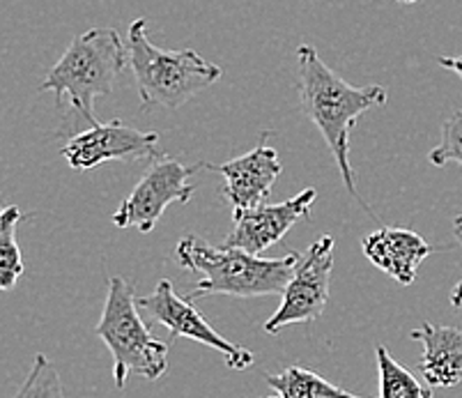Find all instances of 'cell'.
<instances>
[{"mask_svg":"<svg viewBox=\"0 0 462 398\" xmlns=\"http://www.w3.org/2000/svg\"><path fill=\"white\" fill-rule=\"evenodd\" d=\"M297 88L301 108L329 145L346 190L356 203H361L356 175L350 163V132L359 116L386 104L389 95L382 86H350L346 79L329 69L309 44L297 49Z\"/></svg>","mask_w":462,"mask_h":398,"instance_id":"1","label":"cell"},{"mask_svg":"<svg viewBox=\"0 0 462 398\" xmlns=\"http://www.w3.org/2000/svg\"><path fill=\"white\" fill-rule=\"evenodd\" d=\"M297 255L300 254H288L283 258H260L245 249H228V246L217 249L200 242L196 236L182 237L175 249L178 265L199 276V283L189 295L191 301L205 295H283L295 272Z\"/></svg>","mask_w":462,"mask_h":398,"instance_id":"2","label":"cell"},{"mask_svg":"<svg viewBox=\"0 0 462 398\" xmlns=\"http://www.w3.org/2000/svg\"><path fill=\"white\" fill-rule=\"evenodd\" d=\"M127 56L136 79L143 111H175L200 90L224 77L221 67L205 60L199 51H163L150 42L148 21L136 19L129 26Z\"/></svg>","mask_w":462,"mask_h":398,"instance_id":"3","label":"cell"},{"mask_svg":"<svg viewBox=\"0 0 462 398\" xmlns=\"http://www.w3.org/2000/svg\"><path fill=\"white\" fill-rule=\"evenodd\" d=\"M129 65L127 49L113 28H92L74 37L60 60L53 65L42 90L56 95L58 104L69 99L86 123L99 125L92 113L97 97H108L117 77Z\"/></svg>","mask_w":462,"mask_h":398,"instance_id":"4","label":"cell"},{"mask_svg":"<svg viewBox=\"0 0 462 398\" xmlns=\"http://www.w3.org/2000/svg\"><path fill=\"white\" fill-rule=\"evenodd\" d=\"M95 334L106 343L113 355V378L123 389L129 375L157 380L168 371V347L171 343L157 341L143 322L136 304V291L123 276L108 279V295L102 320Z\"/></svg>","mask_w":462,"mask_h":398,"instance_id":"5","label":"cell"},{"mask_svg":"<svg viewBox=\"0 0 462 398\" xmlns=\"http://www.w3.org/2000/svg\"><path fill=\"white\" fill-rule=\"evenodd\" d=\"M334 246V237L322 236L304 254L297 255L292 279L283 291V301L274 316L264 322V332L279 334L288 325H306V322L320 320L329 301Z\"/></svg>","mask_w":462,"mask_h":398,"instance_id":"6","label":"cell"},{"mask_svg":"<svg viewBox=\"0 0 462 398\" xmlns=\"http://www.w3.org/2000/svg\"><path fill=\"white\" fill-rule=\"evenodd\" d=\"M136 304L150 320L166 327L168 332H171V343L180 337L203 343V346L212 347V350L224 355L228 366L235 368V371H245V368H249L251 364L255 362L251 350H246V347L237 346V343L221 337V334L205 320L203 313L193 309L191 300H182V297L175 292L173 283L168 279L159 281L152 295L136 297Z\"/></svg>","mask_w":462,"mask_h":398,"instance_id":"7","label":"cell"},{"mask_svg":"<svg viewBox=\"0 0 462 398\" xmlns=\"http://www.w3.org/2000/svg\"><path fill=\"white\" fill-rule=\"evenodd\" d=\"M200 166V163H199ZM199 166H184L178 159L162 157L138 180L132 194L113 215L117 228H136L150 233L162 219L163 209L171 203H189L193 199V184L189 178Z\"/></svg>","mask_w":462,"mask_h":398,"instance_id":"8","label":"cell"},{"mask_svg":"<svg viewBox=\"0 0 462 398\" xmlns=\"http://www.w3.org/2000/svg\"><path fill=\"white\" fill-rule=\"evenodd\" d=\"M159 134L141 132L123 120L92 125L88 132L69 138L62 148V157L74 171L99 169L106 162H141V159H162L157 148Z\"/></svg>","mask_w":462,"mask_h":398,"instance_id":"9","label":"cell"},{"mask_svg":"<svg viewBox=\"0 0 462 398\" xmlns=\"http://www.w3.org/2000/svg\"><path fill=\"white\" fill-rule=\"evenodd\" d=\"M318 191L304 190L279 205H255L251 209L233 212V230L224 240L228 249H245L260 255L270 246L279 245L292 226L310 215Z\"/></svg>","mask_w":462,"mask_h":398,"instance_id":"10","label":"cell"},{"mask_svg":"<svg viewBox=\"0 0 462 398\" xmlns=\"http://www.w3.org/2000/svg\"><path fill=\"white\" fill-rule=\"evenodd\" d=\"M270 134H263L258 148L249 154L233 159L226 163H203L205 169L217 171L226 180V199L233 203V212L239 209H251L255 205H263L267 196L272 194L276 178L281 175L283 166L274 148L267 145Z\"/></svg>","mask_w":462,"mask_h":398,"instance_id":"11","label":"cell"},{"mask_svg":"<svg viewBox=\"0 0 462 398\" xmlns=\"http://www.w3.org/2000/svg\"><path fill=\"white\" fill-rule=\"evenodd\" d=\"M361 246L368 261L377 270L396 279L401 286H411L417 279L419 265L437 251L414 230L389 228V226L364 237Z\"/></svg>","mask_w":462,"mask_h":398,"instance_id":"12","label":"cell"},{"mask_svg":"<svg viewBox=\"0 0 462 398\" xmlns=\"http://www.w3.org/2000/svg\"><path fill=\"white\" fill-rule=\"evenodd\" d=\"M410 337L423 346L421 375L428 387H457L462 383V329L426 322Z\"/></svg>","mask_w":462,"mask_h":398,"instance_id":"13","label":"cell"},{"mask_svg":"<svg viewBox=\"0 0 462 398\" xmlns=\"http://www.w3.org/2000/svg\"><path fill=\"white\" fill-rule=\"evenodd\" d=\"M264 380L281 398H364L336 387L306 366H290Z\"/></svg>","mask_w":462,"mask_h":398,"instance_id":"14","label":"cell"},{"mask_svg":"<svg viewBox=\"0 0 462 398\" xmlns=\"http://www.w3.org/2000/svg\"><path fill=\"white\" fill-rule=\"evenodd\" d=\"M23 217L16 205L0 208V292L12 291L23 274V258L16 242V226Z\"/></svg>","mask_w":462,"mask_h":398,"instance_id":"15","label":"cell"},{"mask_svg":"<svg viewBox=\"0 0 462 398\" xmlns=\"http://www.w3.org/2000/svg\"><path fill=\"white\" fill-rule=\"evenodd\" d=\"M377 371H380V398H432L430 387L419 383L414 373L389 355L384 346H377Z\"/></svg>","mask_w":462,"mask_h":398,"instance_id":"16","label":"cell"},{"mask_svg":"<svg viewBox=\"0 0 462 398\" xmlns=\"http://www.w3.org/2000/svg\"><path fill=\"white\" fill-rule=\"evenodd\" d=\"M14 398H65V389H62L58 368L49 362V357L37 355L28 378L23 380Z\"/></svg>","mask_w":462,"mask_h":398,"instance_id":"17","label":"cell"},{"mask_svg":"<svg viewBox=\"0 0 462 398\" xmlns=\"http://www.w3.org/2000/svg\"><path fill=\"white\" fill-rule=\"evenodd\" d=\"M432 166H447V163H462V111H456L442 125V141L428 154Z\"/></svg>","mask_w":462,"mask_h":398,"instance_id":"18","label":"cell"},{"mask_svg":"<svg viewBox=\"0 0 462 398\" xmlns=\"http://www.w3.org/2000/svg\"><path fill=\"white\" fill-rule=\"evenodd\" d=\"M453 236H456V240L462 246V215L456 217V221H453ZM451 304L456 309H462V281L451 291Z\"/></svg>","mask_w":462,"mask_h":398,"instance_id":"19","label":"cell"},{"mask_svg":"<svg viewBox=\"0 0 462 398\" xmlns=\"http://www.w3.org/2000/svg\"><path fill=\"white\" fill-rule=\"evenodd\" d=\"M437 62L442 67H447V69H451L453 74H457V77L462 79V56H439L437 58Z\"/></svg>","mask_w":462,"mask_h":398,"instance_id":"20","label":"cell"},{"mask_svg":"<svg viewBox=\"0 0 462 398\" xmlns=\"http://www.w3.org/2000/svg\"><path fill=\"white\" fill-rule=\"evenodd\" d=\"M398 3H405V5H411V3H417V0H398Z\"/></svg>","mask_w":462,"mask_h":398,"instance_id":"21","label":"cell"},{"mask_svg":"<svg viewBox=\"0 0 462 398\" xmlns=\"http://www.w3.org/2000/svg\"><path fill=\"white\" fill-rule=\"evenodd\" d=\"M270 398H281V396H270Z\"/></svg>","mask_w":462,"mask_h":398,"instance_id":"22","label":"cell"}]
</instances>
